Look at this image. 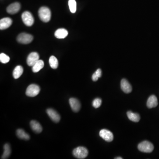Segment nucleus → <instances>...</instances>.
Returning a JSON list of instances; mask_svg holds the SVG:
<instances>
[{
	"label": "nucleus",
	"mask_w": 159,
	"mask_h": 159,
	"mask_svg": "<svg viewBox=\"0 0 159 159\" xmlns=\"http://www.w3.org/2000/svg\"><path fill=\"white\" fill-rule=\"evenodd\" d=\"M33 37L31 35L27 33H22L18 35L17 37V40L20 43L27 44L32 41Z\"/></svg>",
	"instance_id": "obj_6"
},
{
	"label": "nucleus",
	"mask_w": 159,
	"mask_h": 159,
	"mask_svg": "<svg viewBox=\"0 0 159 159\" xmlns=\"http://www.w3.org/2000/svg\"><path fill=\"white\" fill-rule=\"evenodd\" d=\"M39 18L44 22H48L51 18V11L48 8L42 7L39 8L38 12Z\"/></svg>",
	"instance_id": "obj_1"
},
{
	"label": "nucleus",
	"mask_w": 159,
	"mask_h": 159,
	"mask_svg": "<svg viewBox=\"0 0 159 159\" xmlns=\"http://www.w3.org/2000/svg\"><path fill=\"white\" fill-rule=\"evenodd\" d=\"M158 105V100L155 95H152L148 98L147 102V106L148 108H152L155 107Z\"/></svg>",
	"instance_id": "obj_15"
},
{
	"label": "nucleus",
	"mask_w": 159,
	"mask_h": 159,
	"mask_svg": "<svg viewBox=\"0 0 159 159\" xmlns=\"http://www.w3.org/2000/svg\"><path fill=\"white\" fill-rule=\"evenodd\" d=\"M13 21L10 18H6L2 19L0 20V29L5 30L10 27L12 25Z\"/></svg>",
	"instance_id": "obj_13"
},
{
	"label": "nucleus",
	"mask_w": 159,
	"mask_h": 159,
	"mask_svg": "<svg viewBox=\"0 0 159 159\" xmlns=\"http://www.w3.org/2000/svg\"><path fill=\"white\" fill-rule=\"evenodd\" d=\"M99 77H98L96 75L95 73H94L93 74L92 76V79L93 81H96L98 80Z\"/></svg>",
	"instance_id": "obj_27"
},
{
	"label": "nucleus",
	"mask_w": 159,
	"mask_h": 159,
	"mask_svg": "<svg viewBox=\"0 0 159 159\" xmlns=\"http://www.w3.org/2000/svg\"><path fill=\"white\" fill-rule=\"evenodd\" d=\"M24 72L23 68L21 66H18L15 67L13 72V76L15 79H17L19 78Z\"/></svg>",
	"instance_id": "obj_17"
},
{
	"label": "nucleus",
	"mask_w": 159,
	"mask_h": 159,
	"mask_svg": "<svg viewBox=\"0 0 159 159\" xmlns=\"http://www.w3.org/2000/svg\"><path fill=\"white\" fill-rule=\"evenodd\" d=\"M49 64L50 67L53 69H56L58 66V62L56 57L54 56H51L49 58Z\"/></svg>",
	"instance_id": "obj_22"
},
{
	"label": "nucleus",
	"mask_w": 159,
	"mask_h": 159,
	"mask_svg": "<svg viewBox=\"0 0 159 159\" xmlns=\"http://www.w3.org/2000/svg\"><path fill=\"white\" fill-rule=\"evenodd\" d=\"M99 136L105 141L107 142L112 141L114 138V136L112 132L106 129L100 130Z\"/></svg>",
	"instance_id": "obj_8"
},
{
	"label": "nucleus",
	"mask_w": 159,
	"mask_h": 159,
	"mask_svg": "<svg viewBox=\"0 0 159 159\" xmlns=\"http://www.w3.org/2000/svg\"><path fill=\"white\" fill-rule=\"evenodd\" d=\"M47 115H48L50 119L55 123H58L60 120V116L59 114L54 109L49 108L46 110Z\"/></svg>",
	"instance_id": "obj_10"
},
{
	"label": "nucleus",
	"mask_w": 159,
	"mask_h": 159,
	"mask_svg": "<svg viewBox=\"0 0 159 159\" xmlns=\"http://www.w3.org/2000/svg\"><path fill=\"white\" fill-rule=\"evenodd\" d=\"M121 87L122 90L125 93H130L132 91V86L126 79H122L121 82Z\"/></svg>",
	"instance_id": "obj_12"
},
{
	"label": "nucleus",
	"mask_w": 159,
	"mask_h": 159,
	"mask_svg": "<svg viewBox=\"0 0 159 159\" xmlns=\"http://www.w3.org/2000/svg\"><path fill=\"white\" fill-rule=\"evenodd\" d=\"M4 153L2 155L1 159H6L8 158L11 154V148L9 144H5L4 146Z\"/></svg>",
	"instance_id": "obj_21"
},
{
	"label": "nucleus",
	"mask_w": 159,
	"mask_h": 159,
	"mask_svg": "<svg viewBox=\"0 0 159 159\" xmlns=\"http://www.w3.org/2000/svg\"><path fill=\"white\" fill-rule=\"evenodd\" d=\"M138 149L141 152L146 153H150L154 149V146L152 143L145 141L140 143L138 146Z\"/></svg>",
	"instance_id": "obj_3"
},
{
	"label": "nucleus",
	"mask_w": 159,
	"mask_h": 159,
	"mask_svg": "<svg viewBox=\"0 0 159 159\" xmlns=\"http://www.w3.org/2000/svg\"><path fill=\"white\" fill-rule=\"evenodd\" d=\"M102 104V100L99 98L95 99L92 102V105L95 108H99Z\"/></svg>",
	"instance_id": "obj_25"
},
{
	"label": "nucleus",
	"mask_w": 159,
	"mask_h": 159,
	"mask_svg": "<svg viewBox=\"0 0 159 159\" xmlns=\"http://www.w3.org/2000/svg\"><path fill=\"white\" fill-rule=\"evenodd\" d=\"M115 159H123V158H122V157H116V158H115Z\"/></svg>",
	"instance_id": "obj_28"
},
{
	"label": "nucleus",
	"mask_w": 159,
	"mask_h": 159,
	"mask_svg": "<svg viewBox=\"0 0 159 159\" xmlns=\"http://www.w3.org/2000/svg\"><path fill=\"white\" fill-rule=\"evenodd\" d=\"M44 63L42 60H39L35 65L32 67V71L34 73H37L43 68Z\"/></svg>",
	"instance_id": "obj_18"
},
{
	"label": "nucleus",
	"mask_w": 159,
	"mask_h": 159,
	"mask_svg": "<svg viewBox=\"0 0 159 159\" xmlns=\"http://www.w3.org/2000/svg\"><path fill=\"white\" fill-rule=\"evenodd\" d=\"M73 154L74 156L77 159H85L88 155V150L84 147H78L73 150Z\"/></svg>",
	"instance_id": "obj_2"
},
{
	"label": "nucleus",
	"mask_w": 159,
	"mask_h": 159,
	"mask_svg": "<svg viewBox=\"0 0 159 159\" xmlns=\"http://www.w3.org/2000/svg\"><path fill=\"white\" fill-rule=\"evenodd\" d=\"M68 4L70 12L73 13H75L76 10V3L75 0H69Z\"/></svg>",
	"instance_id": "obj_23"
},
{
	"label": "nucleus",
	"mask_w": 159,
	"mask_h": 159,
	"mask_svg": "<svg viewBox=\"0 0 159 159\" xmlns=\"http://www.w3.org/2000/svg\"><path fill=\"white\" fill-rule=\"evenodd\" d=\"M10 61V57L4 53L0 54V61L2 63L6 64Z\"/></svg>",
	"instance_id": "obj_24"
},
{
	"label": "nucleus",
	"mask_w": 159,
	"mask_h": 159,
	"mask_svg": "<svg viewBox=\"0 0 159 159\" xmlns=\"http://www.w3.org/2000/svg\"><path fill=\"white\" fill-rule=\"evenodd\" d=\"M22 20L24 24L27 26H32L34 24V18L30 12L25 11L22 14Z\"/></svg>",
	"instance_id": "obj_4"
},
{
	"label": "nucleus",
	"mask_w": 159,
	"mask_h": 159,
	"mask_svg": "<svg viewBox=\"0 0 159 159\" xmlns=\"http://www.w3.org/2000/svg\"><path fill=\"white\" fill-rule=\"evenodd\" d=\"M95 74L99 78L102 76V71H101L100 69H97V71H95Z\"/></svg>",
	"instance_id": "obj_26"
},
{
	"label": "nucleus",
	"mask_w": 159,
	"mask_h": 159,
	"mask_svg": "<svg viewBox=\"0 0 159 159\" xmlns=\"http://www.w3.org/2000/svg\"><path fill=\"white\" fill-rule=\"evenodd\" d=\"M69 103L72 110L74 112H78L80 110L81 106L80 102L78 99L74 98H71L69 99Z\"/></svg>",
	"instance_id": "obj_11"
},
{
	"label": "nucleus",
	"mask_w": 159,
	"mask_h": 159,
	"mask_svg": "<svg viewBox=\"0 0 159 159\" xmlns=\"http://www.w3.org/2000/svg\"><path fill=\"white\" fill-rule=\"evenodd\" d=\"M127 116L129 119L134 122H138L140 120V117L139 114L129 111L127 113Z\"/></svg>",
	"instance_id": "obj_19"
},
{
	"label": "nucleus",
	"mask_w": 159,
	"mask_h": 159,
	"mask_svg": "<svg viewBox=\"0 0 159 159\" xmlns=\"http://www.w3.org/2000/svg\"><path fill=\"white\" fill-rule=\"evenodd\" d=\"M40 87L35 84L30 85L27 88L26 95L27 97H35L39 94L40 92Z\"/></svg>",
	"instance_id": "obj_5"
},
{
	"label": "nucleus",
	"mask_w": 159,
	"mask_h": 159,
	"mask_svg": "<svg viewBox=\"0 0 159 159\" xmlns=\"http://www.w3.org/2000/svg\"><path fill=\"white\" fill-rule=\"evenodd\" d=\"M17 134L18 137L21 139L25 140H28L30 139V136L26 133L23 130L18 129L17 131Z\"/></svg>",
	"instance_id": "obj_20"
},
{
	"label": "nucleus",
	"mask_w": 159,
	"mask_h": 159,
	"mask_svg": "<svg viewBox=\"0 0 159 159\" xmlns=\"http://www.w3.org/2000/svg\"><path fill=\"white\" fill-rule=\"evenodd\" d=\"M30 126L32 130L36 133H41L43 130L42 126L39 122L32 120L30 122Z\"/></svg>",
	"instance_id": "obj_16"
},
{
	"label": "nucleus",
	"mask_w": 159,
	"mask_h": 159,
	"mask_svg": "<svg viewBox=\"0 0 159 159\" xmlns=\"http://www.w3.org/2000/svg\"><path fill=\"white\" fill-rule=\"evenodd\" d=\"M20 4L18 2H15L9 5L7 8V12L11 14H14L17 13L20 9Z\"/></svg>",
	"instance_id": "obj_9"
},
{
	"label": "nucleus",
	"mask_w": 159,
	"mask_h": 159,
	"mask_svg": "<svg viewBox=\"0 0 159 159\" xmlns=\"http://www.w3.org/2000/svg\"><path fill=\"white\" fill-rule=\"evenodd\" d=\"M39 55L36 52H32L29 54L27 59V62L29 67H33L39 60Z\"/></svg>",
	"instance_id": "obj_7"
},
{
	"label": "nucleus",
	"mask_w": 159,
	"mask_h": 159,
	"mask_svg": "<svg viewBox=\"0 0 159 159\" xmlns=\"http://www.w3.org/2000/svg\"><path fill=\"white\" fill-rule=\"evenodd\" d=\"M68 35V32L64 28H60L56 30L55 33V36L57 38L62 39L67 37Z\"/></svg>",
	"instance_id": "obj_14"
}]
</instances>
